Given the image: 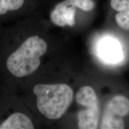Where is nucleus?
<instances>
[{"label": "nucleus", "mask_w": 129, "mask_h": 129, "mask_svg": "<svg viewBox=\"0 0 129 129\" xmlns=\"http://www.w3.org/2000/svg\"><path fill=\"white\" fill-rule=\"evenodd\" d=\"M49 40L38 23L0 27V81L10 92L22 85L45 64Z\"/></svg>", "instance_id": "obj_1"}, {"label": "nucleus", "mask_w": 129, "mask_h": 129, "mask_svg": "<svg viewBox=\"0 0 129 129\" xmlns=\"http://www.w3.org/2000/svg\"><path fill=\"white\" fill-rule=\"evenodd\" d=\"M43 125L60 120L73 103L75 93L64 82H51L40 69L17 93Z\"/></svg>", "instance_id": "obj_2"}, {"label": "nucleus", "mask_w": 129, "mask_h": 129, "mask_svg": "<svg viewBox=\"0 0 129 129\" xmlns=\"http://www.w3.org/2000/svg\"><path fill=\"white\" fill-rule=\"evenodd\" d=\"M42 126L17 93L5 91L0 98V129H34Z\"/></svg>", "instance_id": "obj_3"}, {"label": "nucleus", "mask_w": 129, "mask_h": 129, "mask_svg": "<svg viewBox=\"0 0 129 129\" xmlns=\"http://www.w3.org/2000/svg\"><path fill=\"white\" fill-rule=\"evenodd\" d=\"M96 8L94 0H63L57 3L50 13L51 23L60 28L76 25L79 12H91Z\"/></svg>", "instance_id": "obj_4"}, {"label": "nucleus", "mask_w": 129, "mask_h": 129, "mask_svg": "<svg viewBox=\"0 0 129 129\" xmlns=\"http://www.w3.org/2000/svg\"><path fill=\"white\" fill-rule=\"evenodd\" d=\"M129 114V100L122 95H116L106 104L101 119V128H124L123 118Z\"/></svg>", "instance_id": "obj_5"}, {"label": "nucleus", "mask_w": 129, "mask_h": 129, "mask_svg": "<svg viewBox=\"0 0 129 129\" xmlns=\"http://www.w3.org/2000/svg\"><path fill=\"white\" fill-rule=\"evenodd\" d=\"M99 51L103 59L109 63H116L122 57V51L118 41L112 38H106L100 43Z\"/></svg>", "instance_id": "obj_6"}, {"label": "nucleus", "mask_w": 129, "mask_h": 129, "mask_svg": "<svg viewBox=\"0 0 129 129\" xmlns=\"http://www.w3.org/2000/svg\"><path fill=\"white\" fill-rule=\"evenodd\" d=\"M77 113V126L80 129H95L99 124V106H87Z\"/></svg>", "instance_id": "obj_7"}, {"label": "nucleus", "mask_w": 129, "mask_h": 129, "mask_svg": "<svg viewBox=\"0 0 129 129\" xmlns=\"http://www.w3.org/2000/svg\"><path fill=\"white\" fill-rule=\"evenodd\" d=\"M74 99L82 107L99 106V100L94 89L90 86H83L75 93Z\"/></svg>", "instance_id": "obj_8"}, {"label": "nucleus", "mask_w": 129, "mask_h": 129, "mask_svg": "<svg viewBox=\"0 0 129 129\" xmlns=\"http://www.w3.org/2000/svg\"><path fill=\"white\" fill-rule=\"evenodd\" d=\"M25 4V0H0V19L20 12L24 9Z\"/></svg>", "instance_id": "obj_9"}, {"label": "nucleus", "mask_w": 129, "mask_h": 129, "mask_svg": "<svg viewBox=\"0 0 129 129\" xmlns=\"http://www.w3.org/2000/svg\"><path fill=\"white\" fill-rule=\"evenodd\" d=\"M114 20L120 28L129 31V12H115Z\"/></svg>", "instance_id": "obj_10"}, {"label": "nucleus", "mask_w": 129, "mask_h": 129, "mask_svg": "<svg viewBox=\"0 0 129 129\" xmlns=\"http://www.w3.org/2000/svg\"><path fill=\"white\" fill-rule=\"evenodd\" d=\"M109 6L115 12H129V0H109Z\"/></svg>", "instance_id": "obj_11"}]
</instances>
